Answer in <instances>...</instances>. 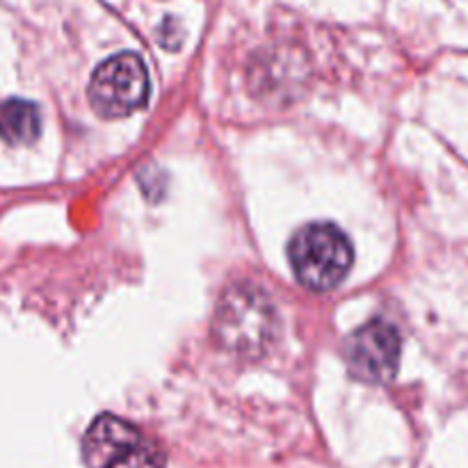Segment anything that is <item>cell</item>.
Returning a JSON list of instances; mask_svg holds the SVG:
<instances>
[{
    "label": "cell",
    "mask_w": 468,
    "mask_h": 468,
    "mask_svg": "<svg viewBox=\"0 0 468 468\" xmlns=\"http://www.w3.org/2000/svg\"><path fill=\"white\" fill-rule=\"evenodd\" d=\"M213 334L224 350L259 359L279 336V314L272 297L254 282H236L219 297Z\"/></svg>",
    "instance_id": "cell-1"
},
{
    "label": "cell",
    "mask_w": 468,
    "mask_h": 468,
    "mask_svg": "<svg viewBox=\"0 0 468 468\" xmlns=\"http://www.w3.org/2000/svg\"><path fill=\"white\" fill-rule=\"evenodd\" d=\"M297 282L315 292L334 291L355 263V247L338 227L327 222L306 224L288 245Z\"/></svg>",
    "instance_id": "cell-2"
},
{
    "label": "cell",
    "mask_w": 468,
    "mask_h": 468,
    "mask_svg": "<svg viewBox=\"0 0 468 468\" xmlns=\"http://www.w3.org/2000/svg\"><path fill=\"white\" fill-rule=\"evenodd\" d=\"M87 468H165V455L137 428L103 414L82 437Z\"/></svg>",
    "instance_id": "cell-3"
},
{
    "label": "cell",
    "mask_w": 468,
    "mask_h": 468,
    "mask_svg": "<svg viewBox=\"0 0 468 468\" xmlns=\"http://www.w3.org/2000/svg\"><path fill=\"white\" fill-rule=\"evenodd\" d=\"M149 71L140 55L119 53L105 59L90 80V103L105 119H122L144 108L149 101Z\"/></svg>",
    "instance_id": "cell-4"
},
{
    "label": "cell",
    "mask_w": 468,
    "mask_h": 468,
    "mask_svg": "<svg viewBox=\"0 0 468 468\" xmlns=\"http://www.w3.org/2000/svg\"><path fill=\"white\" fill-rule=\"evenodd\" d=\"M400 334L387 320H370L343 346L347 370L364 384H387L400 364Z\"/></svg>",
    "instance_id": "cell-5"
},
{
    "label": "cell",
    "mask_w": 468,
    "mask_h": 468,
    "mask_svg": "<svg viewBox=\"0 0 468 468\" xmlns=\"http://www.w3.org/2000/svg\"><path fill=\"white\" fill-rule=\"evenodd\" d=\"M41 133L39 105L26 99H7L0 103V137L12 146H27Z\"/></svg>",
    "instance_id": "cell-6"
}]
</instances>
